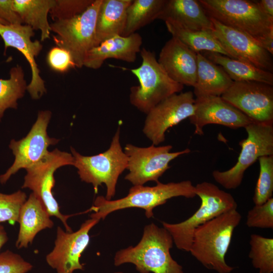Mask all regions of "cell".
Returning a JSON list of instances; mask_svg holds the SVG:
<instances>
[{"mask_svg": "<svg viewBox=\"0 0 273 273\" xmlns=\"http://www.w3.org/2000/svg\"><path fill=\"white\" fill-rule=\"evenodd\" d=\"M206 13L221 24L250 36L273 54V17L255 1L199 0Z\"/></svg>", "mask_w": 273, "mask_h": 273, "instance_id": "6da1fadb", "label": "cell"}, {"mask_svg": "<svg viewBox=\"0 0 273 273\" xmlns=\"http://www.w3.org/2000/svg\"><path fill=\"white\" fill-rule=\"evenodd\" d=\"M242 217L237 209L224 212L198 227L194 232L189 250L206 268L218 273H230L225 256L236 228Z\"/></svg>", "mask_w": 273, "mask_h": 273, "instance_id": "7a4b0ae2", "label": "cell"}, {"mask_svg": "<svg viewBox=\"0 0 273 273\" xmlns=\"http://www.w3.org/2000/svg\"><path fill=\"white\" fill-rule=\"evenodd\" d=\"M173 244L172 236L165 229L152 223L145 226L136 246L116 252L114 265L131 263L140 273H184L183 267L171 256Z\"/></svg>", "mask_w": 273, "mask_h": 273, "instance_id": "3957f363", "label": "cell"}, {"mask_svg": "<svg viewBox=\"0 0 273 273\" xmlns=\"http://www.w3.org/2000/svg\"><path fill=\"white\" fill-rule=\"evenodd\" d=\"M154 187L133 186L127 196L115 200L97 197L90 208L94 213L91 218L104 219L111 212L127 208H139L145 210L148 218L153 216V209L163 205L167 200L176 197L193 198L196 196L195 187L190 180L163 184L160 181Z\"/></svg>", "mask_w": 273, "mask_h": 273, "instance_id": "277c9868", "label": "cell"}, {"mask_svg": "<svg viewBox=\"0 0 273 273\" xmlns=\"http://www.w3.org/2000/svg\"><path fill=\"white\" fill-rule=\"evenodd\" d=\"M195 193L201 200L199 209L189 218L177 223L162 221L179 250L189 252L195 230L201 225L228 211L237 209V203L230 193L215 185L203 181L195 186Z\"/></svg>", "mask_w": 273, "mask_h": 273, "instance_id": "5b68a950", "label": "cell"}, {"mask_svg": "<svg viewBox=\"0 0 273 273\" xmlns=\"http://www.w3.org/2000/svg\"><path fill=\"white\" fill-rule=\"evenodd\" d=\"M120 128L113 136L110 147L98 155L86 156L70 150L74 158L73 165L77 169L81 180L93 186L95 193L104 184L107 188L106 197L110 200L114 197L120 175L128 166V157L120 143Z\"/></svg>", "mask_w": 273, "mask_h": 273, "instance_id": "8992f818", "label": "cell"}, {"mask_svg": "<svg viewBox=\"0 0 273 273\" xmlns=\"http://www.w3.org/2000/svg\"><path fill=\"white\" fill-rule=\"evenodd\" d=\"M140 53L141 65L130 70L140 84L131 87L129 100L133 106L147 114L164 99L182 91L184 86L169 77L154 52L143 48Z\"/></svg>", "mask_w": 273, "mask_h": 273, "instance_id": "52a82bcc", "label": "cell"}, {"mask_svg": "<svg viewBox=\"0 0 273 273\" xmlns=\"http://www.w3.org/2000/svg\"><path fill=\"white\" fill-rule=\"evenodd\" d=\"M102 2L94 0L81 13L50 24L51 31L56 34L53 36L55 43L70 54L75 67H83L87 52L97 47L96 27Z\"/></svg>", "mask_w": 273, "mask_h": 273, "instance_id": "ba28073f", "label": "cell"}, {"mask_svg": "<svg viewBox=\"0 0 273 273\" xmlns=\"http://www.w3.org/2000/svg\"><path fill=\"white\" fill-rule=\"evenodd\" d=\"M245 128L247 137L239 143L241 150L235 165L227 170L212 173L214 180L226 189L239 187L245 171L260 157L273 155V124L253 122Z\"/></svg>", "mask_w": 273, "mask_h": 273, "instance_id": "9c48e42d", "label": "cell"}, {"mask_svg": "<svg viewBox=\"0 0 273 273\" xmlns=\"http://www.w3.org/2000/svg\"><path fill=\"white\" fill-rule=\"evenodd\" d=\"M74 158L70 153L57 149L49 152L38 162L26 169L27 173L22 188H28L40 200L50 216L59 219L66 231L73 232L67 223L68 219L75 214L64 215L60 211L52 189L55 186L54 173L59 168L73 165Z\"/></svg>", "mask_w": 273, "mask_h": 273, "instance_id": "30bf717a", "label": "cell"}, {"mask_svg": "<svg viewBox=\"0 0 273 273\" xmlns=\"http://www.w3.org/2000/svg\"><path fill=\"white\" fill-rule=\"evenodd\" d=\"M172 148L170 145L155 146L152 144L148 147H139L127 144L124 152L128 157L126 169L129 172L125 179L133 186L144 185L150 181L159 182V177L170 167L169 164L172 160L191 151L187 148L171 152Z\"/></svg>", "mask_w": 273, "mask_h": 273, "instance_id": "8fae6325", "label": "cell"}, {"mask_svg": "<svg viewBox=\"0 0 273 273\" xmlns=\"http://www.w3.org/2000/svg\"><path fill=\"white\" fill-rule=\"evenodd\" d=\"M51 112L41 111L27 135L19 141L12 140L9 148L15 159L5 173L0 175V183L5 184L20 169H27L40 160L48 152V147L58 143L59 140L49 137L47 127Z\"/></svg>", "mask_w": 273, "mask_h": 273, "instance_id": "7c38bea8", "label": "cell"}, {"mask_svg": "<svg viewBox=\"0 0 273 273\" xmlns=\"http://www.w3.org/2000/svg\"><path fill=\"white\" fill-rule=\"evenodd\" d=\"M253 122L273 124V86L254 81H234L221 96Z\"/></svg>", "mask_w": 273, "mask_h": 273, "instance_id": "4fadbf2b", "label": "cell"}, {"mask_svg": "<svg viewBox=\"0 0 273 273\" xmlns=\"http://www.w3.org/2000/svg\"><path fill=\"white\" fill-rule=\"evenodd\" d=\"M195 102L192 91L175 94L164 99L147 114L144 133L154 145L163 142L167 129L193 115Z\"/></svg>", "mask_w": 273, "mask_h": 273, "instance_id": "5bb4252c", "label": "cell"}, {"mask_svg": "<svg viewBox=\"0 0 273 273\" xmlns=\"http://www.w3.org/2000/svg\"><path fill=\"white\" fill-rule=\"evenodd\" d=\"M99 221L90 218L75 232H65L58 226L54 248L46 256L48 265L57 273H73L76 270H83L80 258L89 244L90 230Z\"/></svg>", "mask_w": 273, "mask_h": 273, "instance_id": "9a60e30c", "label": "cell"}, {"mask_svg": "<svg viewBox=\"0 0 273 273\" xmlns=\"http://www.w3.org/2000/svg\"><path fill=\"white\" fill-rule=\"evenodd\" d=\"M212 31L230 57L272 72L271 55L247 34L225 26L210 17Z\"/></svg>", "mask_w": 273, "mask_h": 273, "instance_id": "2e32d148", "label": "cell"}, {"mask_svg": "<svg viewBox=\"0 0 273 273\" xmlns=\"http://www.w3.org/2000/svg\"><path fill=\"white\" fill-rule=\"evenodd\" d=\"M189 119L195 126L194 134L200 135L203 134V127L208 124L236 129L245 128L253 122L221 96H215L196 97L194 112Z\"/></svg>", "mask_w": 273, "mask_h": 273, "instance_id": "e0dca14e", "label": "cell"}, {"mask_svg": "<svg viewBox=\"0 0 273 273\" xmlns=\"http://www.w3.org/2000/svg\"><path fill=\"white\" fill-rule=\"evenodd\" d=\"M34 30L25 24L3 25L0 24V36L4 40L5 52L8 47L17 49L29 63L31 71V79L26 90L33 100L39 99L47 92L44 81L40 76V70L35 61L42 49L39 41L31 40L35 34Z\"/></svg>", "mask_w": 273, "mask_h": 273, "instance_id": "ac0fdd59", "label": "cell"}, {"mask_svg": "<svg viewBox=\"0 0 273 273\" xmlns=\"http://www.w3.org/2000/svg\"><path fill=\"white\" fill-rule=\"evenodd\" d=\"M158 63L169 76L184 86L194 87L197 80V53L172 37L161 49Z\"/></svg>", "mask_w": 273, "mask_h": 273, "instance_id": "d6986e66", "label": "cell"}, {"mask_svg": "<svg viewBox=\"0 0 273 273\" xmlns=\"http://www.w3.org/2000/svg\"><path fill=\"white\" fill-rule=\"evenodd\" d=\"M142 36L137 32L128 36L115 35L102 42L87 53L83 66L97 69L109 59L134 63L141 50Z\"/></svg>", "mask_w": 273, "mask_h": 273, "instance_id": "ffe728a7", "label": "cell"}, {"mask_svg": "<svg viewBox=\"0 0 273 273\" xmlns=\"http://www.w3.org/2000/svg\"><path fill=\"white\" fill-rule=\"evenodd\" d=\"M190 30H212L209 16L196 0H166L157 19Z\"/></svg>", "mask_w": 273, "mask_h": 273, "instance_id": "44dd1931", "label": "cell"}, {"mask_svg": "<svg viewBox=\"0 0 273 273\" xmlns=\"http://www.w3.org/2000/svg\"><path fill=\"white\" fill-rule=\"evenodd\" d=\"M40 200L31 193L20 211L18 221L20 227L16 247L26 248L31 244L40 231L52 228L53 221Z\"/></svg>", "mask_w": 273, "mask_h": 273, "instance_id": "7402d4cb", "label": "cell"}, {"mask_svg": "<svg viewBox=\"0 0 273 273\" xmlns=\"http://www.w3.org/2000/svg\"><path fill=\"white\" fill-rule=\"evenodd\" d=\"M197 80L194 87L196 97L221 96L234 81L220 66L214 63L201 53H197Z\"/></svg>", "mask_w": 273, "mask_h": 273, "instance_id": "603a6c76", "label": "cell"}, {"mask_svg": "<svg viewBox=\"0 0 273 273\" xmlns=\"http://www.w3.org/2000/svg\"><path fill=\"white\" fill-rule=\"evenodd\" d=\"M132 0H102L96 27L97 46L115 35H122L125 29L126 12Z\"/></svg>", "mask_w": 273, "mask_h": 273, "instance_id": "cb8c5ba5", "label": "cell"}, {"mask_svg": "<svg viewBox=\"0 0 273 273\" xmlns=\"http://www.w3.org/2000/svg\"><path fill=\"white\" fill-rule=\"evenodd\" d=\"M205 54L208 59L221 67L234 81H254L273 85L271 72L220 54L206 52Z\"/></svg>", "mask_w": 273, "mask_h": 273, "instance_id": "d4e9b609", "label": "cell"}, {"mask_svg": "<svg viewBox=\"0 0 273 273\" xmlns=\"http://www.w3.org/2000/svg\"><path fill=\"white\" fill-rule=\"evenodd\" d=\"M55 0H14V9L23 23L40 30V40L50 38L51 31L48 15Z\"/></svg>", "mask_w": 273, "mask_h": 273, "instance_id": "484cf974", "label": "cell"}, {"mask_svg": "<svg viewBox=\"0 0 273 273\" xmlns=\"http://www.w3.org/2000/svg\"><path fill=\"white\" fill-rule=\"evenodd\" d=\"M164 22L172 37L177 38L193 51L215 53L231 58L212 30H190L170 21Z\"/></svg>", "mask_w": 273, "mask_h": 273, "instance_id": "4316f807", "label": "cell"}, {"mask_svg": "<svg viewBox=\"0 0 273 273\" xmlns=\"http://www.w3.org/2000/svg\"><path fill=\"white\" fill-rule=\"evenodd\" d=\"M166 0H132L127 8L122 36H128L148 25L157 17Z\"/></svg>", "mask_w": 273, "mask_h": 273, "instance_id": "83f0119b", "label": "cell"}, {"mask_svg": "<svg viewBox=\"0 0 273 273\" xmlns=\"http://www.w3.org/2000/svg\"><path fill=\"white\" fill-rule=\"evenodd\" d=\"M7 79L0 78V121L5 111L9 108L17 109V101L22 98L26 90L24 72L22 66L17 65L10 71Z\"/></svg>", "mask_w": 273, "mask_h": 273, "instance_id": "f1b7e54d", "label": "cell"}, {"mask_svg": "<svg viewBox=\"0 0 273 273\" xmlns=\"http://www.w3.org/2000/svg\"><path fill=\"white\" fill-rule=\"evenodd\" d=\"M249 257L253 267L259 273L273 272V239L253 234L251 235Z\"/></svg>", "mask_w": 273, "mask_h": 273, "instance_id": "f546056e", "label": "cell"}, {"mask_svg": "<svg viewBox=\"0 0 273 273\" xmlns=\"http://www.w3.org/2000/svg\"><path fill=\"white\" fill-rule=\"evenodd\" d=\"M259 174L254 190L253 201L261 205L272 198L273 193V155L260 157Z\"/></svg>", "mask_w": 273, "mask_h": 273, "instance_id": "4dcf8cb0", "label": "cell"}, {"mask_svg": "<svg viewBox=\"0 0 273 273\" xmlns=\"http://www.w3.org/2000/svg\"><path fill=\"white\" fill-rule=\"evenodd\" d=\"M26 200V194L20 190L10 194L0 193V223L18 222L20 209Z\"/></svg>", "mask_w": 273, "mask_h": 273, "instance_id": "1f68e13d", "label": "cell"}, {"mask_svg": "<svg viewBox=\"0 0 273 273\" xmlns=\"http://www.w3.org/2000/svg\"><path fill=\"white\" fill-rule=\"evenodd\" d=\"M246 224L249 228L273 229V198L255 205L248 211Z\"/></svg>", "mask_w": 273, "mask_h": 273, "instance_id": "d6a6232c", "label": "cell"}, {"mask_svg": "<svg viewBox=\"0 0 273 273\" xmlns=\"http://www.w3.org/2000/svg\"><path fill=\"white\" fill-rule=\"evenodd\" d=\"M94 1L55 0L49 14L55 21L69 19L83 12Z\"/></svg>", "mask_w": 273, "mask_h": 273, "instance_id": "836d02e7", "label": "cell"}, {"mask_svg": "<svg viewBox=\"0 0 273 273\" xmlns=\"http://www.w3.org/2000/svg\"><path fill=\"white\" fill-rule=\"evenodd\" d=\"M32 265L10 250L0 253V273H26Z\"/></svg>", "mask_w": 273, "mask_h": 273, "instance_id": "e575fe53", "label": "cell"}, {"mask_svg": "<svg viewBox=\"0 0 273 273\" xmlns=\"http://www.w3.org/2000/svg\"><path fill=\"white\" fill-rule=\"evenodd\" d=\"M47 62L51 69L58 72H65L75 66L70 54L58 47L52 48L48 52Z\"/></svg>", "mask_w": 273, "mask_h": 273, "instance_id": "d590c367", "label": "cell"}, {"mask_svg": "<svg viewBox=\"0 0 273 273\" xmlns=\"http://www.w3.org/2000/svg\"><path fill=\"white\" fill-rule=\"evenodd\" d=\"M14 0H0V19L10 25L23 24L13 7Z\"/></svg>", "mask_w": 273, "mask_h": 273, "instance_id": "8d00e7d4", "label": "cell"}, {"mask_svg": "<svg viewBox=\"0 0 273 273\" xmlns=\"http://www.w3.org/2000/svg\"><path fill=\"white\" fill-rule=\"evenodd\" d=\"M259 9L265 14L273 17V1H255Z\"/></svg>", "mask_w": 273, "mask_h": 273, "instance_id": "74e56055", "label": "cell"}, {"mask_svg": "<svg viewBox=\"0 0 273 273\" xmlns=\"http://www.w3.org/2000/svg\"><path fill=\"white\" fill-rule=\"evenodd\" d=\"M8 240L7 233L4 226L0 223V250Z\"/></svg>", "mask_w": 273, "mask_h": 273, "instance_id": "f35d334b", "label": "cell"}, {"mask_svg": "<svg viewBox=\"0 0 273 273\" xmlns=\"http://www.w3.org/2000/svg\"><path fill=\"white\" fill-rule=\"evenodd\" d=\"M0 24H3V25H10L7 22L1 19H0Z\"/></svg>", "mask_w": 273, "mask_h": 273, "instance_id": "ab89813d", "label": "cell"}, {"mask_svg": "<svg viewBox=\"0 0 273 273\" xmlns=\"http://www.w3.org/2000/svg\"><path fill=\"white\" fill-rule=\"evenodd\" d=\"M115 273H122V272H115Z\"/></svg>", "mask_w": 273, "mask_h": 273, "instance_id": "60d3db41", "label": "cell"}]
</instances>
